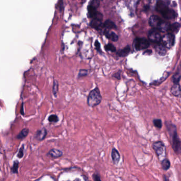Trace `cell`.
I'll list each match as a JSON object with an SVG mask.
<instances>
[{
    "label": "cell",
    "instance_id": "obj_3",
    "mask_svg": "<svg viewBox=\"0 0 181 181\" xmlns=\"http://www.w3.org/2000/svg\"><path fill=\"white\" fill-rule=\"evenodd\" d=\"M149 46V42L144 38H138L135 39L134 42V46L137 51L145 49H147Z\"/></svg>",
    "mask_w": 181,
    "mask_h": 181
},
{
    "label": "cell",
    "instance_id": "obj_11",
    "mask_svg": "<svg viewBox=\"0 0 181 181\" xmlns=\"http://www.w3.org/2000/svg\"><path fill=\"white\" fill-rule=\"evenodd\" d=\"M162 14L165 18L168 19V20H172L173 19L175 18L177 16V13L174 11L173 10L171 9L170 8H168L162 13Z\"/></svg>",
    "mask_w": 181,
    "mask_h": 181
},
{
    "label": "cell",
    "instance_id": "obj_9",
    "mask_svg": "<svg viewBox=\"0 0 181 181\" xmlns=\"http://www.w3.org/2000/svg\"><path fill=\"white\" fill-rule=\"evenodd\" d=\"M168 2L164 1H159L156 3V10L160 13H163V12L168 8Z\"/></svg>",
    "mask_w": 181,
    "mask_h": 181
},
{
    "label": "cell",
    "instance_id": "obj_33",
    "mask_svg": "<svg viewBox=\"0 0 181 181\" xmlns=\"http://www.w3.org/2000/svg\"><path fill=\"white\" fill-rule=\"evenodd\" d=\"M95 46L96 49L99 52H101L100 44L98 40H96L95 42Z\"/></svg>",
    "mask_w": 181,
    "mask_h": 181
},
{
    "label": "cell",
    "instance_id": "obj_20",
    "mask_svg": "<svg viewBox=\"0 0 181 181\" xmlns=\"http://www.w3.org/2000/svg\"><path fill=\"white\" fill-rule=\"evenodd\" d=\"M103 27L106 28L107 29H116V26L113 21L108 19L105 21L104 23H103Z\"/></svg>",
    "mask_w": 181,
    "mask_h": 181
},
{
    "label": "cell",
    "instance_id": "obj_10",
    "mask_svg": "<svg viewBox=\"0 0 181 181\" xmlns=\"http://www.w3.org/2000/svg\"><path fill=\"white\" fill-rule=\"evenodd\" d=\"M111 157L114 164L117 165L121 159V155L118 150L115 148H113L111 150Z\"/></svg>",
    "mask_w": 181,
    "mask_h": 181
},
{
    "label": "cell",
    "instance_id": "obj_34",
    "mask_svg": "<svg viewBox=\"0 0 181 181\" xmlns=\"http://www.w3.org/2000/svg\"><path fill=\"white\" fill-rule=\"evenodd\" d=\"M93 179L95 181H102L99 175L97 174H94L93 175Z\"/></svg>",
    "mask_w": 181,
    "mask_h": 181
},
{
    "label": "cell",
    "instance_id": "obj_24",
    "mask_svg": "<svg viewBox=\"0 0 181 181\" xmlns=\"http://www.w3.org/2000/svg\"><path fill=\"white\" fill-rule=\"evenodd\" d=\"M153 126L158 129H160L163 126L162 121L159 118H156L153 120Z\"/></svg>",
    "mask_w": 181,
    "mask_h": 181
},
{
    "label": "cell",
    "instance_id": "obj_35",
    "mask_svg": "<svg viewBox=\"0 0 181 181\" xmlns=\"http://www.w3.org/2000/svg\"><path fill=\"white\" fill-rule=\"evenodd\" d=\"M114 78H115L117 79H120L121 78V74H120V72H117L115 73V74H113V76Z\"/></svg>",
    "mask_w": 181,
    "mask_h": 181
},
{
    "label": "cell",
    "instance_id": "obj_23",
    "mask_svg": "<svg viewBox=\"0 0 181 181\" xmlns=\"http://www.w3.org/2000/svg\"><path fill=\"white\" fill-rule=\"evenodd\" d=\"M180 27H181V25L179 23H174L172 25H171L170 29H169L170 34L173 35V33H177L180 28Z\"/></svg>",
    "mask_w": 181,
    "mask_h": 181
},
{
    "label": "cell",
    "instance_id": "obj_25",
    "mask_svg": "<svg viewBox=\"0 0 181 181\" xmlns=\"http://www.w3.org/2000/svg\"><path fill=\"white\" fill-rule=\"evenodd\" d=\"M19 164V162L18 160H15L13 162V165L11 168V172L13 174H16L18 172Z\"/></svg>",
    "mask_w": 181,
    "mask_h": 181
},
{
    "label": "cell",
    "instance_id": "obj_29",
    "mask_svg": "<svg viewBox=\"0 0 181 181\" xmlns=\"http://www.w3.org/2000/svg\"><path fill=\"white\" fill-rule=\"evenodd\" d=\"M48 120L49 122H51V123H56L59 121V118H58V116H57L56 115L53 114L49 116Z\"/></svg>",
    "mask_w": 181,
    "mask_h": 181
},
{
    "label": "cell",
    "instance_id": "obj_18",
    "mask_svg": "<svg viewBox=\"0 0 181 181\" xmlns=\"http://www.w3.org/2000/svg\"><path fill=\"white\" fill-rule=\"evenodd\" d=\"M172 94L175 96H179L181 93V86L179 84H175L171 89Z\"/></svg>",
    "mask_w": 181,
    "mask_h": 181
},
{
    "label": "cell",
    "instance_id": "obj_30",
    "mask_svg": "<svg viewBox=\"0 0 181 181\" xmlns=\"http://www.w3.org/2000/svg\"><path fill=\"white\" fill-rule=\"evenodd\" d=\"M88 70H86V69H81V70H79L78 77V78L85 77V76L88 75Z\"/></svg>",
    "mask_w": 181,
    "mask_h": 181
},
{
    "label": "cell",
    "instance_id": "obj_26",
    "mask_svg": "<svg viewBox=\"0 0 181 181\" xmlns=\"http://www.w3.org/2000/svg\"><path fill=\"white\" fill-rule=\"evenodd\" d=\"M168 76H169V73H167V72H165L164 74L162 76V77L160 78V79H159L158 80H156V82H153V85H157L158 84H161L162 82H164L165 80L166 79V78H167Z\"/></svg>",
    "mask_w": 181,
    "mask_h": 181
},
{
    "label": "cell",
    "instance_id": "obj_19",
    "mask_svg": "<svg viewBox=\"0 0 181 181\" xmlns=\"http://www.w3.org/2000/svg\"><path fill=\"white\" fill-rule=\"evenodd\" d=\"M29 132V129L27 128H25L19 133L18 135L16 136V138L17 139L19 140L23 139L28 135Z\"/></svg>",
    "mask_w": 181,
    "mask_h": 181
},
{
    "label": "cell",
    "instance_id": "obj_1",
    "mask_svg": "<svg viewBox=\"0 0 181 181\" xmlns=\"http://www.w3.org/2000/svg\"><path fill=\"white\" fill-rule=\"evenodd\" d=\"M165 126L170 136L173 151L177 155H181V140L178 135L177 126L170 121H166Z\"/></svg>",
    "mask_w": 181,
    "mask_h": 181
},
{
    "label": "cell",
    "instance_id": "obj_14",
    "mask_svg": "<svg viewBox=\"0 0 181 181\" xmlns=\"http://www.w3.org/2000/svg\"><path fill=\"white\" fill-rule=\"evenodd\" d=\"M104 34L108 39L111 40L113 42H116L118 40V36L113 31L106 29L104 31Z\"/></svg>",
    "mask_w": 181,
    "mask_h": 181
},
{
    "label": "cell",
    "instance_id": "obj_5",
    "mask_svg": "<svg viewBox=\"0 0 181 181\" xmlns=\"http://www.w3.org/2000/svg\"><path fill=\"white\" fill-rule=\"evenodd\" d=\"M152 148L155 151L156 155L160 156L162 155L165 151V144L162 141H156L152 144Z\"/></svg>",
    "mask_w": 181,
    "mask_h": 181
},
{
    "label": "cell",
    "instance_id": "obj_8",
    "mask_svg": "<svg viewBox=\"0 0 181 181\" xmlns=\"http://www.w3.org/2000/svg\"><path fill=\"white\" fill-rule=\"evenodd\" d=\"M47 132L45 128H43L40 130H37L36 132L35 133V138L39 141H41L45 139L46 137Z\"/></svg>",
    "mask_w": 181,
    "mask_h": 181
},
{
    "label": "cell",
    "instance_id": "obj_15",
    "mask_svg": "<svg viewBox=\"0 0 181 181\" xmlns=\"http://www.w3.org/2000/svg\"><path fill=\"white\" fill-rule=\"evenodd\" d=\"M170 26H171V24L169 22L163 20L160 23L159 26H158L157 30H158L159 31H161L163 33L168 31L170 29Z\"/></svg>",
    "mask_w": 181,
    "mask_h": 181
},
{
    "label": "cell",
    "instance_id": "obj_28",
    "mask_svg": "<svg viewBox=\"0 0 181 181\" xmlns=\"http://www.w3.org/2000/svg\"><path fill=\"white\" fill-rule=\"evenodd\" d=\"M58 84L57 80H54L53 86V93L54 96L56 97L57 93L58 92Z\"/></svg>",
    "mask_w": 181,
    "mask_h": 181
},
{
    "label": "cell",
    "instance_id": "obj_17",
    "mask_svg": "<svg viewBox=\"0 0 181 181\" xmlns=\"http://www.w3.org/2000/svg\"><path fill=\"white\" fill-rule=\"evenodd\" d=\"M181 78V65H180L177 67V71L174 74L172 80L173 81L174 84H179V81Z\"/></svg>",
    "mask_w": 181,
    "mask_h": 181
},
{
    "label": "cell",
    "instance_id": "obj_32",
    "mask_svg": "<svg viewBox=\"0 0 181 181\" xmlns=\"http://www.w3.org/2000/svg\"><path fill=\"white\" fill-rule=\"evenodd\" d=\"M24 145H22L21 148L19 149L18 153L17 154V156L19 158H22L23 157L24 155Z\"/></svg>",
    "mask_w": 181,
    "mask_h": 181
},
{
    "label": "cell",
    "instance_id": "obj_16",
    "mask_svg": "<svg viewBox=\"0 0 181 181\" xmlns=\"http://www.w3.org/2000/svg\"><path fill=\"white\" fill-rule=\"evenodd\" d=\"M90 26L97 30H99L103 27V23L102 21L96 19H93L90 22Z\"/></svg>",
    "mask_w": 181,
    "mask_h": 181
},
{
    "label": "cell",
    "instance_id": "obj_37",
    "mask_svg": "<svg viewBox=\"0 0 181 181\" xmlns=\"http://www.w3.org/2000/svg\"><path fill=\"white\" fill-rule=\"evenodd\" d=\"M20 113H21V114L23 115H24V112H23V103L22 104V106H21V111H20Z\"/></svg>",
    "mask_w": 181,
    "mask_h": 181
},
{
    "label": "cell",
    "instance_id": "obj_21",
    "mask_svg": "<svg viewBox=\"0 0 181 181\" xmlns=\"http://www.w3.org/2000/svg\"><path fill=\"white\" fill-rule=\"evenodd\" d=\"M130 52V47L129 46H127L125 48L118 51L117 53V55L120 57H124L128 55Z\"/></svg>",
    "mask_w": 181,
    "mask_h": 181
},
{
    "label": "cell",
    "instance_id": "obj_13",
    "mask_svg": "<svg viewBox=\"0 0 181 181\" xmlns=\"http://www.w3.org/2000/svg\"><path fill=\"white\" fill-rule=\"evenodd\" d=\"M156 52L161 56L165 55L166 54V47L162 43H157L155 47Z\"/></svg>",
    "mask_w": 181,
    "mask_h": 181
},
{
    "label": "cell",
    "instance_id": "obj_2",
    "mask_svg": "<svg viewBox=\"0 0 181 181\" xmlns=\"http://www.w3.org/2000/svg\"><path fill=\"white\" fill-rule=\"evenodd\" d=\"M102 97L100 93L99 89L96 87L89 93L87 98V104L90 107H95L99 104L102 102Z\"/></svg>",
    "mask_w": 181,
    "mask_h": 181
},
{
    "label": "cell",
    "instance_id": "obj_38",
    "mask_svg": "<svg viewBox=\"0 0 181 181\" xmlns=\"http://www.w3.org/2000/svg\"><path fill=\"white\" fill-rule=\"evenodd\" d=\"M80 181V180H79V179H76V180H74V181Z\"/></svg>",
    "mask_w": 181,
    "mask_h": 181
},
{
    "label": "cell",
    "instance_id": "obj_7",
    "mask_svg": "<svg viewBox=\"0 0 181 181\" xmlns=\"http://www.w3.org/2000/svg\"><path fill=\"white\" fill-rule=\"evenodd\" d=\"M162 21L163 20L159 17H158V16H155V15H153L150 17L149 23L150 26L152 27L154 29L157 30L158 26H159V25Z\"/></svg>",
    "mask_w": 181,
    "mask_h": 181
},
{
    "label": "cell",
    "instance_id": "obj_12",
    "mask_svg": "<svg viewBox=\"0 0 181 181\" xmlns=\"http://www.w3.org/2000/svg\"><path fill=\"white\" fill-rule=\"evenodd\" d=\"M63 153L61 150L58 149H52L49 151L47 153V155L53 158H58L61 157L63 156Z\"/></svg>",
    "mask_w": 181,
    "mask_h": 181
},
{
    "label": "cell",
    "instance_id": "obj_4",
    "mask_svg": "<svg viewBox=\"0 0 181 181\" xmlns=\"http://www.w3.org/2000/svg\"><path fill=\"white\" fill-rule=\"evenodd\" d=\"M162 43L165 46L166 48L170 49L174 44L175 42V36L174 35L171 34H168L164 35L162 38Z\"/></svg>",
    "mask_w": 181,
    "mask_h": 181
},
{
    "label": "cell",
    "instance_id": "obj_27",
    "mask_svg": "<svg viewBox=\"0 0 181 181\" xmlns=\"http://www.w3.org/2000/svg\"><path fill=\"white\" fill-rule=\"evenodd\" d=\"M105 49L107 51H111V52H116V49L115 47L111 43H109L108 44L106 45L105 46Z\"/></svg>",
    "mask_w": 181,
    "mask_h": 181
},
{
    "label": "cell",
    "instance_id": "obj_6",
    "mask_svg": "<svg viewBox=\"0 0 181 181\" xmlns=\"http://www.w3.org/2000/svg\"><path fill=\"white\" fill-rule=\"evenodd\" d=\"M161 35L159 31L156 29H152L150 30L148 34V38L149 40L155 43H159L162 40Z\"/></svg>",
    "mask_w": 181,
    "mask_h": 181
},
{
    "label": "cell",
    "instance_id": "obj_36",
    "mask_svg": "<svg viewBox=\"0 0 181 181\" xmlns=\"http://www.w3.org/2000/svg\"><path fill=\"white\" fill-rule=\"evenodd\" d=\"M163 180H164V181H170L169 177L165 174L163 175Z\"/></svg>",
    "mask_w": 181,
    "mask_h": 181
},
{
    "label": "cell",
    "instance_id": "obj_31",
    "mask_svg": "<svg viewBox=\"0 0 181 181\" xmlns=\"http://www.w3.org/2000/svg\"><path fill=\"white\" fill-rule=\"evenodd\" d=\"M89 4L93 6V7L97 9L98 7H99V6L100 1L98 0H93V1H91L90 2V3H89Z\"/></svg>",
    "mask_w": 181,
    "mask_h": 181
},
{
    "label": "cell",
    "instance_id": "obj_22",
    "mask_svg": "<svg viewBox=\"0 0 181 181\" xmlns=\"http://www.w3.org/2000/svg\"><path fill=\"white\" fill-rule=\"evenodd\" d=\"M171 162H170V160L168 159H167V158L163 159L162 161V162H161L162 168L165 171H168V170H169L170 167H171Z\"/></svg>",
    "mask_w": 181,
    "mask_h": 181
}]
</instances>
